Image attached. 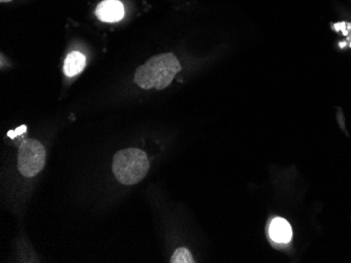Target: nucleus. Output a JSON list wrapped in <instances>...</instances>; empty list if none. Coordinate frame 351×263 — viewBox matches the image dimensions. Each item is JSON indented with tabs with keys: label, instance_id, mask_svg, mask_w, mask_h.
<instances>
[{
	"label": "nucleus",
	"instance_id": "nucleus-5",
	"mask_svg": "<svg viewBox=\"0 0 351 263\" xmlns=\"http://www.w3.org/2000/svg\"><path fill=\"white\" fill-rule=\"evenodd\" d=\"M269 236L276 243H287L293 238V230L286 219L277 217L270 223Z\"/></svg>",
	"mask_w": 351,
	"mask_h": 263
},
{
	"label": "nucleus",
	"instance_id": "nucleus-1",
	"mask_svg": "<svg viewBox=\"0 0 351 263\" xmlns=\"http://www.w3.org/2000/svg\"><path fill=\"white\" fill-rule=\"evenodd\" d=\"M181 70L182 66L173 53L157 55L137 68L134 81L143 89H165Z\"/></svg>",
	"mask_w": 351,
	"mask_h": 263
},
{
	"label": "nucleus",
	"instance_id": "nucleus-7",
	"mask_svg": "<svg viewBox=\"0 0 351 263\" xmlns=\"http://www.w3.org/2000/svg\"><path fill=\"white\" fill-rule=\"evenodd\" d=\"M332 31L340 34L341 36L346 38L347 44L351 48V21H339V23H331Z\"/></svg>",
	"mask_w": 351,
	"mask_h": 263
},
{
	"label": "nucleus",
	"instance_id": "nucleus-9",
	"mask_svg": "<svg viewBox=\"0 0 351 263\" xmlns=\"http://www.w3.org/2000/svg\"><path fill=\"white\" fill-rule=\"evenodd\" d=\"M25 131H27V126L23 125V126L19 127L16 130H10L9 133H8V137H11V139H14V137L23 135Z\"/></svg>",
	"mask_w": 351,
	"mask_h": 263
},
{
	"label": "nucleus",
	"instance_id": "nucleus-8",
	"mask_svg": "<svg viewBox=\"0 0 351 263\" xmlns=\"http://www.w3.org/2000/svg\"><path fill=\"white\" fill-rule=\"evenodd\" d=\"M171 263H194V258L186 247H179L173 252L171 256Z\"/></svg>",
	"mask_w": 351,
	"mask_h": 263
},
{
	"label": "nucleus",
	"instance_id": "nucleus-6",
	"mask_svg": "<svg viewBox=\"0 0 351 263\" xmlns=\"http://www.w3.org/2000/svg\"><path fill=\"white\" fill-rule=\"evenodd\" d=\"M86 57L82 53L72 52L66 56L64 60L63 72L68 77H74L80 74L86 68Z\"/></svg>",
	"mask_w": 351,
	"mask_h": 263
},
{
	"label": "nucleus",
	"instance_id": "nucleus-10",
	"mask_svg": "<svg viewBox=\"0 0 351 263\" xmlns=\"http://www.w3.org/2000/svg\"><path fill=\"white\" fill-rule=\"evenodd\" d=\"M12 0H0V3H10Z\"/></svg>",
	"mask_w": 351,
	"mask_h": 263
},
{
	"label": "nucleus",
	"instance_id": "nucleus-4",
	"mask_svg": "<svg viewBox=\"0 0 351 263\" xmlns=\"http://www.w3.org/2000/svg\"><path fill=\"white\" fill-rule=\"evenodd\" d=\"M125 15V10L118 0H104L96 9V16L104 23H117Z\"/></svg>",
	"mask_w": 351,
	"mask_h": 263
},
{
	"label": "nucleus",
	"instance_id": "nucleus-2",
	"mask_svg": "<svg viewBox=\"0 0 351 263\" xmlns=\"http://www.w3.org/2000/svg\"><path fill=\"white\" fill-rule=\"evenodd\" d=\"M112 170L120 184L133 186L147 176L149 170V158L140 149H123L114 156Z\"/></svg>",
	"mask_w": 351,
	"mask_h": 263
},
{
	"label": "nucleus",
	"instance_id": "nucleus-3",
	"mask_svg": "<svg viewBox=\"0 0 351 263\" xmlns=\"http://www.w3.org/2000/svg\"><path fill=\"white\" fill-rule=\"evenodd\" d=\"M45 147L39 141L27 139L19 146L17 167L25 178H33L40 174L45 165Z\"/></svg>",
	"mask_w": 351,
	"mask_h": 263
}]
</instances>
